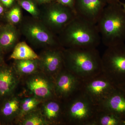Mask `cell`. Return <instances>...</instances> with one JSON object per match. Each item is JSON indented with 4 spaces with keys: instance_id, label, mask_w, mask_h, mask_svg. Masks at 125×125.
I'll return each instance as SVG.
<instances>
[{
    "instance_id": "6da1fadb",
    "label": "cell",
    "mask_w": 125,
    "mask_h": 125,
    "mask_svg": "<svg viewBox=\"0 0 125 125\" xmlns=\"http://www.w3.org/2000/svg\"><path fill=\"white\" fill-rule=\"evenodd\" d=\"M65 68L84 81L102 72V56L96 48H63Z\"/></svg>"
},
{
    "instance_id": "7a4b0ae2",
    "label": "cell",
    "mask_w": 125,
    "mask_h": 125,
    "mask_svg": "<svg viewBox=\"0 0 125 125\" xmlns=\"http://www.w3.org/2000/svg\"><path fill=\"white\" fill-rule=\"evenodd\" d=\"M63 48H96L101 42L96 24L76 15L58 34Z\"/></svg>"
},
{
    "instance_id": "3957f363",
    "label": "cell",
    "mask_w": 125,
    "mask_h": 125,
    "mask_svg": "<svg viewBox=\"0 0 125 125\" xmlns=\"http://www.w3.org/2000/svg\"><path fill=\"white\" fill-rule=\"evenodd\" d=\"M120 2L107 4L96 24L101 42L107 47L125 43V12Z\"/></svg>"
},
{
    "instance_id": "277c9868",
    "label": "cell",
    "mask_w": 125,
    "mask_h": 125,
    "mask_svg": "<svg viewBox=\"0 0 125 125\" xmlns=\"http://www.w3.org/2000/svg\"><path fill=\"white\" fill-rule=\"evenodd\" d=\"M64 103V124L92 125L98 106L81 90Z\"/></svg>"
},
{
    "instance_id": "5b68a950",
    "label": "cell",
    "mask_w": 125,
    "mask_h": 125,
    "mask_svg": "<svg viewBox=\"0 0 125 125\" xmlns=\"http://www.w3.org/2000/svg\"><path fill=\"white\" fill-rule=\"evenodd\" d=\"M102 56V72L117 87L125 84V44L107 47Z\"/></svg>"
},
{
    "instance_id": "8992f818",
    "label": "cell",
    "mask_w": 125,
    "mask_h": 125,
    "mask_svg": "<svg viewBox=\"0 0 125 125\" xmlns=\"http://www.w3.org/2000/svg\"><path fill=\"white\" fill-rule=\"evenodd\" d=\"M21 22L20 32L33 45L48 48L62 47L58 37L39 19L32 17Z\"/></svg>"
},
{
    "instance_id": "52a82bcc",
    "label": "cell",
    "mask_w": 125,
    "mask_h": 125,
    "mask_svg": "<svg viewBox=\"0 0 125 125\" xmlns=\"http://www.w3.org/2000/svg\"><path fill=\"white\" fill-rule=\"evenodd\" d=\"M48 4L40 10L39 20L53 33L58 34L73 19L76 14L73 10L56 1Z\"/></svg>"
},
{
    "instance_id": "ba28073f",
    "label": "cell",
    "mask_w": 125,
    "mask_h": 125,
    "mask_svg": "<svg viewBox=\"0 0 125 125\" xmlns=\"http://www.w3.org/2000/svg\"><path fill=\"white\" fill-rule=\"evenodd\" d=\"M117 87L102 72L83 81L81 90L98 106Z\"/></svg>"
},
{
    "instance_id": "9c48e42d",
    "label": "cell",
    "mask_w": 125,
    "mask_h": 125,
    "mask_svg": "<svg viewBox=\"0 0 125 125\" xmlns=\"http://www.w3.org/2000/svg\"><path fill=\"white\" fill-rule=\"evenodd\" d=\"M83 82L64 67L54 80L56 98L66 101L80 90Z\"/></svg>"
},
{
    "instance_id": "30bf717a",
    "label": "cell",
    "mask_w": 125,
    "mask_h": 125,
    "mask_svg": "<svg viewBox=\"0 0 125 125\" xmlns=\"http://www.w3.org/2000/svg\"><path fill=\"white\" fill-rule=\"evenodd\" d=\"M63 48H49L39 56L40 70L54 80L65 67Z\"/></svg>"
},
{
    "instance_id": "8fae6325",
    "label": "cell",
    "mask_w": 125,
    "mask_h": 125,
    "mask_svg": "<svg viewBox=\"0 0 125 125\" xmlns=\"http://www.w3.org/2000/svg\"><path fill=\"white\" fill-rule=\"evenodd\" d=\"M26 83L28 89L33 96L41 101L56 98L54 80L42 72L30 75Z\"/></svg>"
},
{
    "instance_id": "7c38bea8",
    "label": "cell",
    "mask_w": 125,
    "mask_h": 125,
    "mask_svg": "<svg viewBox=\"0 0 125 125\" xmlns=\"http://www.w3.org/2000/svg\"><path fill=\"white\" fill-rule=\"evenodd\" d=\"M107 5L106 0H76L74 10L76 15L96 24Z\"/></svg>"
},
{
    "instance_id": "4fadbf2b",
    "label": "cell",
    "mask_w": 125,
    "mask_h": 125,
    "mask_svg": "<svg viewBox=\"0 0 125 125\" xmlns=\"http://www.w3.org/2000/svg\"><path fill=\"white\" fill-rule=\"evenodd\" d=\"M18 75L13 67L0 65V100L12 95L19 82Z\"/></svg>"
},
{
    "instance_id": "5bb4252c",
    "label": "cell",
    "mask_w": 125,
    "mask_h": 125,
    "mask_svg": "<svg viewBox=\"0 0 125 125\" xmlns=\"http://www.w3.org/2000/svg\"><path fill=\"white\" fill-rule=\"evenodd\" d=\"M98 108L111 112L125 119V93L117 87Z\"/></svg>"
},
{
    "instance_id": "9a60e30c",
    "label": "cell",
    "mask_w": 125,
    "mask_h": 125,
    "mask_svg": "<svg viewBox=\"0 0 125 125\" xmlns=\"http://www.w3.org/2000/svg\"><path fill=\"white\" fill-rule=\"evenodd\" d=\"M42 112L51 125L64 124V102L58 99L48 100L43 106Z\"/></svg>"
},
{
    "instance_id": "2e32d148",
    "label": "cell",
    "mask_w": 125,
    "mask_h": 125,
    "mask_svg": "<svg viewBox=\"0 0 125 125\" xmlns=\"http://www.w3.org/2000/svg\"><path fill=\"white\" fill-rule=\"evenodd\" d=\"M21 100L16 96H9L3 99L0 107V121L3 123L10 122L17 118L19 113Z\"/></svg>"
},
{
    "instance_id": "e0dca14e",
    "label": "cell",
    "mask_w": 125,
    "mask_h": 125,
    "mask_svg": "<svg viewBox=\"0 0 125 125\" xmlns=\"http://www.w3.org/2000/svg\"><path fill=\"white\" fill-rule=\"evenodd\" d=\"M20 33L11 24L0 27V48L3 52L14 48L18 43Z\"/></svg>"
},
{
    "instance_id": "ac0fdd59",
    "label": "cell",
    "mask_w": 125,
    "mask_h": 125,
    "mask_svg": "<svg viewBox=\"0 0 125 125\" xmlns=\"http://www.w3.org/2000/svg\"><path fill=\"white\" fill-rule=\"evenodd\" d=\"M92 125H125V119L111 112L98 109Z\"/></svg>"
},
{
    "instance_id": "d6986e66",
    "label": "cell",
    "mask_w": 125,
    "mask_h": 125,
    "mask_svg": "<svg viewBox=\"0 0 125 125\" xmlns=\"http://www.w3.org/2000/svg\"><path fill=\"white\" fill-rule=\"evenodd\" d=\"M38 59L16 60L13 67L18 75H32L39 72L40 70Z\"/></svg>"
},
{
    "instance_id": "ffe728a7",
    "label": "cell",
    "mask_w": 125,
    "mask_h": 125,
    "mask_svg": "<svg viewBox=\"0 0 125 125\" xmlns=\"http://www.w3.org/2000/svg\"><path fill=\"white\" fill-rule=\"evenodd\" d=\"M10 58L15 60H36L39 58V56L26 42H21L15 45Z\"/></svg>"
},
{
    "instance_id": "44dd1931",
    "label": "cell",
    "mask_w": 125,
    "mask_h": 125,
    "mask_svg": "<svg viewBox=\"0 0 125 125\" xmlns=\"http://www.w3.org/2000/svg\"><path fill=\"white\" fill-rule=\"evenodd\" d=\"M21 125H48L51 124L47 120L42 112L37 109L27 114L21 119Z\"/></svg>"
},
{
    "instance_id": "7402d4cb",
    "label": "cell",
    "mask_w": 125,
    "mask_h": 125,
    "mask_svg": "<svg viewBox=\"0 0 125 125\" xmlns=\"http://www.w3.org/2000/svg\"><path fill=\"white\" fill-rule=\"evenodd\" d=\"M42 101L34 96L24 98L20 101L19 113L17 118L22 119L25 116L37 109Z\"/></svg>"
},
{
    "instance_id": "603a6c76",
    "label": "cell",
    "mask_w": 125,
    "mask_h": 125,
    "mask_svg": "<svg viewBox=\"0 0 125 125\" xmlns=\"http://www.w3.org/2000/svg\"><path fill=\"white\" fill-rule=\"evenodd\" d=\"M19 5L32 15L33 18L39 19L40 10L34 0H18Z\"/></svg>"
},
{
    "instance_id": "cb8c5ba5",
    "label": "cell",
    "mask_w": 125,
    "mask_h": 125,
    "mask_svg": "<svg viewBox=\"0 0 125 125\" xmlns=\"http://www.w3.org/2000/svg\"><path fill=\"white\" fill-rule=\"evenodd\" d=\"M7 17L11 24H17L21 22L22 14L19 6L16 5L11 9L8 12Z\"/></svg>"
},
{
    "instance_id": "d4e9b609",
    "label": "cell",
    "mask_w": 125,
    "mask_h": 125,
    "mask_svg": "<svg viewBox=\"0 0 125 125\" xmlns=\"http://www.w3.org/2000/svg\"><path fill=\"white\" fill-rule=\"evenodd\" d=\"M75 0H55L56 1L61 4L69 7L73 10Z\"/></svg>"
},
{
    "instance_id": "484cf974",
    "label": "cell",
    "mask_w": 125,
    "mask_h": 125,
    "mask_svg": "<svg viewBox=\"0 0 125 125\" xmlns=\"http://www.w3.org/2000/svg\"><path fill=\"white\" fill-rule=\"evenodd\" d=\"M0 1L6 7H9L12 5L14 0H0Z\"/></svg>"
},
{
    "instance_id": "4316f807",
    "label": "cell",
    "mask_w": 125,
    "mask_h": 125,
    "mask_svg": "<svg viewBox=\"0 0 125 125\" xmlns=\"http://www.w3.org/2000/svg\"><path fill=\"white\" fill-rule=\"evenodd\" d=\"M35 1L39 2V3H49L50 2L55 1V0H34Z\"/></svg>"
},
{
    "instance_id": "83f0119b",
    "label": "cell",
    "mask_w": 125,
    "mask_h": 125,
    "mask_svg": "<svg viewBox=\"0 0 125 125\" xmlns=\"http://www.w3.org/2000/svg\"><path fill=\"white\" fill-rule=\"evenodd\" d=\"M3 52L0 48V65H2L3 61Z\"/></svg>"
},
{
    "instance_id": "f1b7e54d",
    "label": "cell",
    "mask_w": 125,
    "mask_h": 125,
    "mask_svg": "<svg viewBox=\"0 0 125 125\" xmlns=\"http://www.w3.org/2000/svg\"><path fill=\"white\" fill-rule=\"evenodd\" d=\"M107 4L117 3L120 1V0H106Z\"/></svg>"
},
{
    "instance_id": "f546056e",
    "label": "cell",
    "mask_w": 125,
    "mask_h": 125,
    "mask_svg": "<svg viewBox=\"0 0 125 125\" xmlns=\"http://www.w3.org/2000/svg\"><path fill=\"white\" fill-rule=\"evenodd\" d=\"M119 88L121 90H122L123 92L125 93V85H121V86H118L117 87Z\"/></svg>"
},
{
    "instance_id": "4dcf8cb0",
    "label": "cell",
    "mask_w": 125,
    "mask_h": 125,
    "mask_svg": "<svg viewBox=\"0 0 125 125\" xmlns=\"http://www.w3.org/2000/svg\"><path fill=\"white\" fill-rule=\"evenodd\" d=\"M3 11H4V8L0 4V15L3 13Z\"/></svg>"
},
{
    "instance_id": "1f68e13d",
    "label": "cell",
    "mask_w": 125,
    "mask_h": 125,
    "mask_svg": "<svg viewBox=\"0 0 125 125\" xmlns=\"http://www.w3.org/2000/svg\"><path fill=\"white\" fill-rule=\"evenodd\" d=\"M120 3L121 5L122 6L123 10H124V11H125V3H123V2H121L120 1Z\"/></svg>"
},
{
    "instance_id": "d6a6232c",
    "label": "cell",
    "mask_w": 125,
    "mask_h": 125,
    "mask_svg": "<svg viewBox=\"0 0 125 125\" xmlns=\"http://www.w3.org/2000/svg\"><path fill=\"white\" fill-rule=\"evenodd\" d=\"M1 124V122L0 121V125Z\"/></svg>"
}]
</instances>
